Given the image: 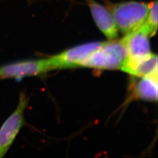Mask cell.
Wrapping results in <instances>:
<instances>
[{"label":"cell","instance_id":"cell-10","mask_svg":"<svg viewBox=\"0 0 158 158\" xmlns=\"http://www.w3.org/2000/svg\"><path fill=\"white\" fill-rule=\"evenodd\" d=\"M146 21L143 25L150 37L154 36L158 29V2L152 1L148 5Z\"/></svg>","mask_w":158,"mask_h":158},{"label":"cell","instance_id":"cell-2","mask_svg":"<svg viewBox=\"0 0 158 158\" xmlns=\"http://www.w3.org/2000/svg\"><path fill=\"white\" fill-rule=\"evenodd\" d=\"M127 51L120 40L104 42L102 47L80 63L79 66L96 69H121L127 57Z\"/></svg>","mask_w":158,"mask_h":158},{"label":"cell","instance_id":"cell-6","mask_svg":"<svg viewBox=\"0 0 158 158\" xmlns=\"http://www.w3.org/2000/svg\"><path fill=\"white\" fill-rule=\"evenodd\" d=\"M149 37L143 25L135 31L126 34L121 40L128 53L125 62H134L149 55L151 53Z\"/></svg>","mask_w":158,"mask_h":158},{"label":"cell","instance_id":"cell-4","mask_svg":"<svg viewBox=\"0 0 158 158\" xmlns=\"http://www.w3.org/2000/svg\"><path fill=\"white\" fill-rule=\"evenodd\" d=\"M55 69L51 57L12 62L0 66V79H23L38 76Z\"/></svg>","mask_w":158,"mask_h":158},{"label":"cell","instance_id":"cell-7","mask_svg":"<svg viewBox=\"0 0 158 158\" xmlns=\"http://www.w3.org/2000/svg\"><path fill=\"white\" fill-rule=\"evenodd\" d=\"M86 1L97 27L108 39L114 40L117 38L118 29L108 8L94 0Z\"/></svg>","mask_w":158,"mask_h":158},{"label":"cell","instance_id":"cell-1","mask_svg":"<svg viewBox=\"0 0 158 158\" xmlns=\"http://www.w3.org/2000/svg\"><path fill=\"white\" fill-rule=\"evenodd\" d=\"M117 28L123 34L131 33L139 28L146 21L148 6L135 1L107 4Z\"/></svg>","mask_w":158,"mask_h":158},{"label":"cell","instance_id":"cell-5","mask_svg":"<svg viewBox=\"0 0 158 158\" xmlns=\"http://www.w3.org/2000/svg\"><path fill=\"white\" fill-rule=\"evenodd\" d=\"M104 42H94L72 48L51 57L55 69L79 67V64L91 53L102 47Z\"/></svg>","mask_w":158,"mask_h":158},{"label":"cell","instance_id":"cell-9","mask_svg":"<svg viewBox=\"0 0 158 158\" xmlns=\"http://www.w3.org/2000/svg\"><path fill=\"white\" fill-rule=\"evenodd\" d=\"M134 94L135 97L139 99L156 102L158 100V76L142 77L135 85Z\"/></svg>","mask_w":158,"mask_h":158},{"label":"cell","instance_id":"cell-3","mask_svg":"<svg viewBox=\"0 0 158 158\" xmlns=\"http://www.w3.org/2000/svg\"><path fill=\"white\" fill-rule=\"evenodd\" d=\"M28 104V97L21 93L17 108L0 128V158L5 156L24 124V113Z\"/></svg>","mask_w":158,"mask_h":158},{"label":"cell","instance_id":"cell-8","mask_svg":"<svg viewBox=\"0 0 158 158\" xmlns=\"http://www.w3.org/2000/svg\"><path fill=\"white\" fill-rule=\"evenodd\" d=\"M122 70L138 77L158 76V57L151 53L149 55L135 62H124Z\"/></svg>","mask_w":158,"mask_h":158}]
</instances>
